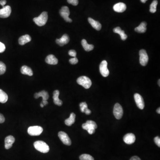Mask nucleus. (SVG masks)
<instances>
[{"label":"nucleus","instance_id":"1","mask_svg":"<svg viewBox=\"0 0 160 160\" xmlns=\"http://www.w3.org/2000/svg\"><path fill=\"white\" fill-rule=\"evenodd\" d=\"M48 13L46 12H42L38 17L33 18V21L36 25L39 26L45 25L48 20Z\"/></svg>","mask_w":160,"mask_h":160},{"label":"nucleus","instance_id":"2","mask_svg":"<svg viewBox=\"0 0 160 160\" xmlns=\"http://www.w3.org/2000/svg\"><path fill=\"white\" fill-rule=\"evenodd\" d=\"M34 146L37 150L42 153H47L49 150V146L45 142L38 141L34 142Z\"/></svg>","mask_w":160,"mask_h":160},{"label":"nucleus","instance_id":"3","mask_svg":"<svg viewBox=\"0 0 160 160\" xmlns=\"http://www.w3.org/2000/svg\"><path fill=\"white\" fill-rule=\"evenodd\" d=\"M77 83L80 85L88 89L92 85V81L89 77L86 76H81L77 79Z\"/></svg>","mask_w":160,"mask_h":160},{"label":"nucleus","instance_id":"4","mask_svg":"<svg viewBox=\"0 0 160 160\" xmlns=\"http://www.w3.org/2000/svg\"><path fill=\"white\" fill-rule=\"evenodd\" d=\"M60 14L66 22H72V20L69 17L70 11L67 6H63L60 9Z\"/></svg>","mask_w":160,"mask_h":160},{"label":"nucleus","instance_id":"5","mask_svg":"<svg viewBox=\"0 0 160 160\" xmlns=\"http://www.w3.org/2000/svg\"><path fill=\"white\" fill-rule=\"evenodd\" d=\"M43 128L41 126H31L28 128V133L31 136H39L43 132Z\"/></svg>","mask_w":160,"mask_h":160},{"label":"nucleus","instance_id":"6","mask_svg":"<svg viewBox=\"0 0 160 160\" xmlns=\"http://www.w3.org/2000/svg\"><path fill=\"white\" fill-rule=\"evenodd\" d=\"M113 114L116 119H121L123 114L122 106L119 103H116L113 108Z\"/></svg>","mask_w":160,"mask_h":160},{"label":"nucleus","instance_id":"7","mask_svg":"<svg viewBox=\"0 0 160 160\" xmlns=\"http://www.w3.org/2000/svg\"><path fill=\"white\" fill-rule=\"evenodd\" d=\"M140 63L142 66H146L149 61V57L146 51L144 49H141L139 51Z\"/></svg>","mask_w":160,"mask_h":160},{"label":"nucleus","instance_id":"8","mask_svg":"<svg viewBox=\"0 0 160 160\" xmlns=\"http://www.w3.org/2000/svg\"><path fill=\"white\" fill-rule=\"evenodd\" d=\"M58 137L60 140L65 145H71V141L67 133L63 131H60L58 133Z\"/></svg>","mask_w":160,"mask_h":160},{"label":"nucleus","instance_id":"9","mask_svg":"<svg viewBox=\"0 0 160 160\" xmlns=\"http://www.w3.org/2000/svg\"><path fill=\"white\" fill-rule=\"evenodd\" d=\"M108 63L105 60L103 61L100 65V72L104 77H107L109 74V72L107 68Z\"/></svg>","mask_w":160,"mask_h":160},{"label":"nucleus","instance_id":"10","mask_svg":"<svg viewBox=\"0 0 160 160\" xmlns=\"http://www.w3.org/2000/svg\"><path fill=\"white\" fill-rule=\"evenodd\" d=\"M134 97L136 105L137 107L140 109H143L145 107V103L142 96L138 93H135L134 95Z\"/></svg>","mask_w":160,"mask_h":160},{"label":"nucleus","instance_id":"11","mask_svg":"<svg viewBox=\"0 0 160 160\" xmlns=\"http://www.w3.org/2000/svg\"><path fill=\"white\" fill-rule=\"evenodd\" d=\"M11 13V7L9 5L4 6L1 9H0V17L7 18L9 17Z\"/></svg>","mask_w":160,"mask_h":160},{"label":"nucleus","instance_id":"12","mask_svg":"<svg viewBox=\"0 0 160 160\" xmlns=\"http://www.w3.org/2000/svg\"><path fill=\"white\" fill-rule=\"evenodd\" d=\"M83 129L87 130L91 129H96L97 128V125L96 122L93 121H87L86 123H84L82 125Z\"/></svg>","mask_w":160,"mask_h":160},{"label":"nucleus","instance_id":"13","mask_svg":"<svg viewBox=\"0 0 160 160\" xmlns=\"http://www.w3.org/2000/svg\"><path fill=\"white\" fill-rule=\"evenodd\" d=\"M123 140L126 144L130 145V144H133L135 142L136 137L135 135L133 133H128L125 135L123 137Z\"/></svg>","mask_w":160,"mask_h":160},{"label":"nucleus","instance_id":"14","mask_svg":"<svg viewBox=\"0 0 160 160\" xmlns=\"http://www.w3.org/2000/svg\"><path fill=\"white\" fill-rule=\"evenodd\" d=\"M69 41V37L67 34H65L62 36L60 39H56V42L60 46H63L68 44Z\"/></svg>","mask_w":160,"mask_h":160},{"label":"nucleus","instance_id":"15","mask_svg":"<svg viewBox=\"0 0 160 160\" xmlns=\"http://www.w3.org/2000/svg\"><path fill=\"white\" fill-rule=\"evenodd\" d=\"M126 5L125 3L119 2L113 6V10L117 13H123L126 9Z\"/></svg>","mask_w":160,"mask_h":160},{"label":"nucleus","instance_id":"16","mask_svg":"<svg viewBox=\"0 0 160 160\" xmlns=\"http://www.w3.org/2000/svg\"><path fill=\"white\" fill-rule=\"evenodd\" d=\"M15 139L13 136L9 135L7 136L5 140V148L6 149H8L12 147L13 144L15 142Z\"/></svg>","mask_w":160,"mask_h":160},{"label":"nucleus","instance_id":"17","mask_svg":"<svg viewBox=\"0 0 160 160\" xmlns=\"http://www.w3.org/2000/svg\"><path fill=\"white\" fill-rule=\"evenodd\" d=\"M45 62L47 64L52 65H55L58 63V59L55 57V56L52 54L48 55L45 59Z\"/></svg>","mask_w":160,"mask_h":160},{"label":"nucleus","instance_id":"18","mask_svg":"<svg viewBox=\"0 0 160 160\" xmlns=\"http://www.w3.org/2000/svg\"><path fill=\"white\" fill-rule=\"evenodd\" d=\"M34 97L36 99H37L40 97H42L43 98L42 101H47L49 98V95L48 94V92L45 90L41 91L38 93H36L34 94Z\"/></svg>","mask_w":160,"mask_h":160},{"label":"nucleus","instance_id":"19","mask_svg":"<svg viewBox=\"0 0 160 160\" xmlns=\"http://www.w3.org/2000/svg\"><path fill=\"white\" fill-rule=\"evenodd\" d=\"M60 92L59 90H56L53 92V99L54 104L58 106H61L62 105V101L59 98Z\"/></svg>","mask_w":160,"mask_h":160},{"label":"nucleus","instance_id":"20","mask_svg":"<svg viewBox=\"0 0 160 160\" xmlns=\"http://www.w3.org/2000/svg\"><path fill=\"white\" fill-rule=\"evenodd\" d=\"M88 21L90 23L91 26L96 30L99 31L101 29V25L98 21H96L91 17L88 18Z\"/></svg>","mask_w":160,"mask_h":160},{"label":"nucleus","instance_id":"21","mask_svg":"<svg viewBox=\"0 0 160 160\" xmlns=\"http://www.w3.org/2000/svg\"><path fill=\"white\" fill-rule=\"evenodd\" d=\"M31 40V37L29 35H25L21 37L18 40V41L20 45H23L26 43L30 42Z\"/></svg>","mask_w":160,"mask_h":160},{"label":"nucleus","instance_id":"22","mask_svg":"<svg viewBox=\"0 0 160 160\" xmlns=\"http://www.w3.org/2000/svg\"><path fill=\"white\" fill-rule=\"evenodd\" d=\"M113 32L115 33H118L121 36V40L125 41L127 38V35L125 33L124 30H121V28L119 27L114 28L113 30Z\"/></svg>","mask_w":160,"mask_h":160},{"label":"nucleus","instance_id":"23","mask_svg":"<svg viewBox=\"0 0 160 160\" xmlns=\"http://www.w3.org/2000/svg\"><path fill=\"white\" fill-rule=\"evenodd\" d=\"M146 25H147V23L146 22H141L138 27L135 28L134 30L136 32L139 33H144L146 32V29H147Z\"/></svg>","mask_w":160,"mask_h":160},{"label":"nucleus","instance_id":"24","mask_svg":"<svg viewBox=\"0 0 160 160\" xmlns=\"http://www.w3.org/2000/svg\"><path fill=\"white\" fill-rule=\"evenodd\" d=\"M21 73L24 75H29V76H32L33 75V72L31 68L26 65L22 66L21 69Z\"/></svg>","mask_w":160,"mask_h":160},{"label":"nucleus","instance_id":"25","mask_svg":"<svg viewBox=\"0 0 160 160\" xmlns=\"http://www.w3.org/2000/svg\"><path fill=\"white\" fill-rule=\"evenodd\" d=\"M81 45L83 46L84 49L86 51H90L94 49V46L93 45H89L87 43L86 40L85 39H83L81 41Z\"/></svg>","mask_w":160,"mask_h":160},{"label":"nucleus","instance_id":"26","mask_svg":"<svg viewBox=\"0 0 160 160\" xmlns=\"http://www.w3.org/2000/svg\"><path fill=\"white\" fill-rule=\"evenodd\" d=\"M76 115L74 113H71L69 118L66 119L65 121L66 125L71 126L75 122Z\"/></svg>","mask_w":160,"mask_h":160},{"label":"nucleus","instance_id":"27","mask_svg":"<svg viewBox=\"0 0 160 160\" xmlns=\"http://www.w3.org/2000/svg\"><path fill=\"white\" fill-rule=\"evenodd\" d=\"M8 99V95L2 89H0V102L5 103L7 102Z\"/></svg>","mask_w":160,"mask_h":160},{"label":"nucleus","instance_id":"28","mask_svg":"<svg viewBox=\"0 0 160 160\" xmlns=\"http://www.w3.org/2000/svg\"><path fill=\"white\" fill-rule=\"evenodd\" d=\"M158 1L157 0H154L150 5V12L151 13H155L157 11V6Z\"/></svg>","mask_w":160,"mask_h":160},{"label":"nucleus","instance_id":"29","mask_svg":"<svg viewBox=\"0 0 160 160\" xmlns=\"http://www.w3.org/2000/svg\"><path fill=\"white\" fill-rule=\"evenodd\" d=\"M80 160H94L92 156L88 154H83L80 156Z\"/></svg>","mask_w":160,"mask_h":160},{"label":"nucleus","instance_id":"30","mask_svg":"<svg viewBox=\"0 0 160 160\" xmlns=\"http://www.w3.org/2000/svg\"><path fill=\"white\" fill-rule=\"evenodd\" d=\"M6 69V67L5 64L2 61H0V75L5 73Z\"/></svg>","mask_w":160,"mask_h":160},{"label":"nucleus","instance_id":"31","mask_svg":"<svg viewBox=\"0 0 160 160\" xmlns=\"http://www.w3.org/2000/svg\"><path fill=\"white\" fill-rule=\"evenodd\" d=\"M80 109L82 113H84V111L88 108V105L86 102H81L80 104Z\"/></svg>","mask_w":160,"mask_h":160},{"label":"nucleus","instance_id":"32","mask_svg":"<svg viewBox=\"0 0 160 160\" xmlns=\"http://www.w3.org/2000/svg\"><path fill=\"white\" fill-rule=\"evenodd\" d=\"M69 62H70V64H72V65H75L78 63V59L76 57H73V58L69 59Z\"/></svg>","mask_w":160,"mask_h":160},{"label":"nucleus","instance_id":"33","mask_svg":"<svg viewBox=\"0 0 160 160\" xmlns=\"http://www.w3.org/2000/svg\"><path fill=\"white\" fill-rule=\"evenodd\" d=\"M67 2L74 6H76L78 4V0H67Z\"/></svg>","mask_w":160,"mask_h":160},{"label":"nucleus","instance_id":"34","mask_svg":"<svg viewBox=\"0 0 160 160\" xmlns=\"http://www.w3.org/2000/svg\"><path fill=\"white\" fill-rule=\"evenodd\" d=\"M154 142H155V144L158 146V147H160V138L159 137H156L154 138Z\"/></svg>","mask_w":160,"mask_h":160},{"label":"nucleus","instance_id":"35","mask_svg":"<svg viewBox=\"0 0 160 160\" xmlns=\"http://www.w3.org/2000/svg\"><path fill=\"white\" fill-rule=\"evenodd\" d=\"M5 46L2 42H0V53H3L5 51Z\"/></svg>","mask_w":160,"mask_h":160},{"label":"nucleus","instance_id":"36","mask_svg":"<svg viewBox=\"0 0 160 160\" xmlns=\"http://www.w3.org/2000/svg\"><path fill=\"white\" fill-rule=\"evenodd\" d=\"M69 54L71 57H76L77 55V53L76 51L74 50H70L69 52Z\"/></svg>","mask_w":160,"mask_h":160},{"label":"nucleus","instance_id":"37","mask_svg":"<svg viewBox=\"0 0 160 160\" xmlns=\"http://www.w3.org/2000/svg\"><path fill=\"white\" fill-rule=\"evenodd\" d=\"M5 118L4 116L1 113H0V123H2L5 122Z\"/></svg>","mask_w":160,"mask_h":160},{"label":"nucleus","instance_id":"38","mask_svg":"<svg viewBox=\"0 0 160 160\" xmlns=\"http://www.w3.org/2000/svg\"><path fill=\"white\" fill-rule=\"evenodd\" d=\"M6 0H1V1H0V5H2L3 7L5 6V5L6 4Z\"/></svg>","mask_w":160,"mask_h":160},{"label":"nucleus","instance_id":"39","mask_svg":"<svg viewBox=\"0 0 160 160\" xmlns=\"http://www.w3.org/2000/svg\"><path fill=\"white\" fill-rule=\"evenodd\" d=\"M130 160H141L137 156H133L130 158Z\"/></svg>","mask_w":160,"mask_h":160},{"label":"nucleus","instance_id":"40","mask_svg":"<svg viewBox=\"0 0 160 160\" xmlns=\"http://www.w3.org/2000/svg\"><path fill=\"white\" fill-rule=\"evenodd\" d=\"M84 113H85V114H87V115H89L90 113H91V110H89L88 108H87L85 111H84Z\"/></svg>","mask_w":160,"mask_h":160},{"label":"nucleus","instance_id":"41","mask_svg":"<svg viewBox=\"0 0 160 160\" xmlns=\"http://www.w3.org/2000/svg\"><path fill=\"white\" fill-rule=\"evenodd\" d=\"M41 103H42L44 106H45V105H46L48 104V102L47 101H42Z\"/></svg>","mask_w":160,"mask_h":160},{"label":"nucleus","instance_id":"42","mask_svg":"<svg viewBox=\"0 0 160 160\" xmlns=\"http://www.w3.org/2000/svg\"><path fill=\"white\" fill-rule=\"evenodd\" d=\"M157 113H159V114H160V107H159V108H158V109H157Z\"/></svg>","mask_w":160,"mask_h":160},{"label":"nucleus","instance_id":"43","mask_svg":"<svg viewBox=\"0 0 160 160\" xmlns=\"http://www.w3.org/2000/svg\"><path fill=\"white\" fill-rule=\"evenodd\" d=\"M147 0H141V1L142 3H145L146 1H147Z\"/></svg>","mask_w":160,"mask_h":160},{"label":"nucleus","instance_id":"44","mask_svg":"<svg viewBox=\"0 0 160 160\" xmlns=\"http://www.w3.org/2000/svg\"><path fill=\"white\" fill-rule=\"evenodd\" d=\"M40 105H41V107H42V108L44 107V105H43L42 103H41V104H40Z\"/></svg>","mask_w":160,"mask_h":160},{"label":"nucleus","instance_id":"45","mask_svg":"<svg viewBox=\"0 0 160 160\" xmlns=\"http://www.w3.org/2000/svg\"><path fill=\"white\" fill-rule=\"evenodd\" d=\"M160 80H159V81H158V84H159V86H160Z\"/></svg>","mask_w":160,"mask_h":160}]
</instances>
